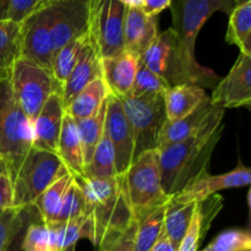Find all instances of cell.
<instances>
[{
    "mask_svg": "<svg viewBox=\"0 0 251 251\" xmlns=\"http://www.w3.org/2000/svg\"><path fill=\"white\" fill-rule=\"evenodd\" d=\"M10 83L20 108L31 122L36 119L51 93L59 92L51 73L22 58L10 73Z\"/></svg>",
    "mask_w": 251,
    "mask_h": 251,
    "instance_id": "cell-7",
    "label": "cell"
},
{
    "mask_svg": "<svg viewBox=\"0 0 251 251\" xmlns=\"http://www.w3.org/2000/svg\"><path fill=\"white\" fill-rule=\"evenodd\" d=\"M164 109L168 122L181 119L198 109L208 100V96L201 86L185 83L173 86L164 93Z\"/></svg>",
    "mask_w": 251,
    "mask_h": 251,
    "instance_id": "cell-21",
    "label": "cell"
},
{
    "mask_svg": "<svg viewBox=\"0 0 251 251\" xmlns=\"http://www.w3.org/2000/svg\"><path fill=\"white\" fill-rule=\"evenodd\" d=\"M123 108L131 127L135 159L145 151L157 149L159 132L166 122L163 96L123 98Z\"/></svg>",
    "mask_w": 251,
    "mask_h": 251,
    "instance_id": "cell-9",
    "label": "cell"
},
{
    "mask_svg": "<svg viewBox=\"0 0 251 251\" xmlns=\"http://www.w3.org/2000/svg\"><path fill=\"white\" fill-rule=\"evenodd\" d=\"M223 117H225V109L211 105L210 98H208V100L202 103L198 109L186 117L174 120V122L166 120L159 132L157 149H162L168 145L189 139L202 131L212 122Z\"/></svg>",
    "mask_w": 251,
    "mask_h": 251,
    "instance_id": "cell-16",
    "label": "cell"
},
{
    "mask_svg": "<svg viewBox=\"0 0 251 251\" xmlns=\"http://www.w3.org/2000/svg\"><path fill=\"white\" fill-rule=\"evenodd\" d=\"M169 85L159 77L157 74L152 73L140 60L136 77L132 86L131 97H154V96H164L169 90Z\"/></svg>",
    "mask_w": 251,
    "mask_h": 251,
    "instance_id": "cell-34",
    "label": "cell"
},
{
    "mask_svg": "<svg viewBox=\"0 0 251 251\" xmlns=\"http://www.w3.org/2000/svg\"><path fill=\"white\" fill-rule=\"evenodd\" d=\"M73 178L74 174L66 167H64L58 178L36 199L32 206L37 211L42 222L46 225L55 222L61 201H63V196L68 186L70 185Z\"/></svg>",
    "mask_w": 251,
    "mask_h": 251,
    "instance_id": "cell-26",
    "label": "cell"
},
{
    "mask_svg": "<svg viewBox=\"0 0 251 251\" xmlns=\"http://www.w3.org/2000/svg\"><path fill=\"white\" fill-rule=\"evenodd\" d=\"M201 251H251V234L249 229L230 228L221 232Z\"/></svg>",
    "mask_w": 251,
    "mask_h": 251,
    "instance_id": "cell-36",
    "label": "cell"
},
{
    "mask_svg": "<svg viewBox=\"0 0 251 251\" xmlns=\"http://www.w3.org/2000/svg\"><path fill=\"white\" fill-rule=\"evenodd\" d=\"M22 249L25 251H51L50 230L41 218L36 220L33 216L28 222L22 239Z\"/></svg>",
    "mask_w": 251,
    "mask_h": 251,
    "instance_id": "cell-37",
    "label": "cell"
},
{
    "mask_svg": "<svg viewBox=\"0 0 251 251\" xmlns=\"http://www.w3.org/2000/svg\"><path fill=\"white\" fill-rule=\"evenodd\" d=\"M36 213L33 206L27 208L10 207L0 212V251H6L17 233Z\"/></svg>",
    "mask_w": 251,
    "mask_h": 251,
    "instance_id": "cell-33",
    "label": "cell"
},
{
    "mask_svg": "<svg viewBox=\"0 0 251 251\" xmlns=\"http://www.w3.org/2000/svg\"><path fill=\"white\" fill-rule=\"evenodd\" d=\"M60 161L64 166L75 176H83V154L78 137L76 123L68 113L65 112L63 124H61L60 136L58 142V152Z\"/></svg>",
    "mask_w": 251,
    "mask_h": 251,
    "instance_id": "cell-23",
    "label": "cell"
},
{
    "mask_svg": "<svg viewBox=\"0 0 251 251\" xmlns=\"http://www.w3.org/2000/svg\"><path fill=\"white\" fill-rule=\"evenodd\" d=\"M171 0H144L140 9L147 16L157 17L163 10L168 9Z\"/></svg>",
    "mask_w": 251,
    "mask_h": 251,
    "instance_id": "cell-42",
    "label": "cell"
},
{
    "mask_svg": "<svg viewBox=\"0 0 251 251\" xmlns=\"http://www.w3.org/2000/svg\"><path fill=\"white\" fill-rule=\"evenodd\" d=\"M140 60L152 73L163 78L169 87L178 85H198L201 87H215L220 78L207 68H203L184 51L176 32L169 27L159 32Z\"/></svg>",
    "mask_w": 251,
    "mask_h": 251,
    "instance_id": "cell-3",
    "label": "cell"
},
{
    "mask_svg": "<svg viewBox=\"0 0 251 251\" xmlns=\"http://www.w3.org/2000/svg\"><path fill=\"white\" fill-rule=\"evenodd\" d=\"M65 107L59 92L51 93L36 119L32 122L33 147L43 151L58 152L59 136L61 131Z\"/></svg>",
    "mask_w": 251,
    "mask_h": 251,
    "instance_id": "cell-18",
    "label": "cell"
},
{
    "mask_svg": "<svg viewBox=\"0 0 251 251\" xmlns=\"http://www.w3.org/2000/svg\"><path fill=\"white\" fill-rule=\"evenodd\" d=\"M91 47H93L92 41H91L90 32L87 31L83 36L69 42L54 53L53 63H51V75L58 86L59 93L76 64L80 61V59L85 55L86 51Z\"/></svg>",
    "mask_w": 251,
    "mask_h": 251,
    "instance_id": "cell-24",
    "label": "cell"
},
{
    "mask_svg": "<svg viewBox=\"0 0 251 251\" xmlns=\"http://www.w3.org/2000/svg\"><path fill=\"white\" fill-rule=\"evenodd\" d=\"M158 19L147 16L139 7H126L124 20V49L141 55L158 34Z\"/></svg>",
    "mask_w": 251,
    "mask_h": 251,
    "instance_id": "cell-19",
    "label": "cell"
},
{
    "mask_svg": "<svg viewBox=\"0 0 251 251\" xmlns=\"http://www.w3.org/2000/svg\"><path fill=\"white\" fill-rule=\"evenodd\" d=\"M125 14L126 7L119 0H93L88 32L100 58L124 50Z\"/></svg>",
    "mask_w": 251,
    "mask_h": 251,
    "instance_id": "cell-10",
    "label": "cell"
},
{
    "mask_svg": "<svg viewBox=\"0 0 251 251\" xmlns=\"http://www.w3.org/2000/svg\"><path fill=\"white\" fill-rule=\"evenodd\" d=\"M104 132L113 146L118 176H125L135 161V144L131 127L119 98L109 95L107 100Z\"/></svg>",
    "mask_w": 251,
    "mask_h": 251,
    "instance_id": "cell-13",
    "label": "cell"
},
{
    "mask_svg": "<svg viewBox=\"0 0 251 251\" xmlns=\"http://www.w3.org/2000/svg\"><path fill=\"white\" fill-rule=\"evenodd\" d=\"M64 167L56 153L33 147L12 183L14 207H31L36 199L58 178Z\"/></svg>",
    "mask_w": 251,
    "mask_h": 251,
    "instance_id": "cell-6",
    "label": "cell"
},
{
    "mask_svg": "<svg viewBox=\"0 0 251 251\" xmlns=\"http://www.w3.org/2000/svg\"><path fill=\"white\" fill-rule=\"evenodd\" d=\"M125 7H141L144 0H119Z\"/></svg>",
    "mask_w": 251,
    "mask_h": 251,
    "instance_id": "cell-45",
    "label": "cell"
},
{
    "mask_svg": "<svg viewBox=\"0 0 251 251\" xmlns=\"http://www.w3.org/2000/svg\"><path fill=\"white\" fill-rule=\"evenodd\" d=\"M7 7H9V0H0V20L6 19Z\"/></svg>",
    "mask_w": 251,
    "mask_h": 251,
    "instance_id": "cell-46",
    "label": "cell"
},
{
    "mask_svg": "<svg viewBox=\"0 0 251 251\" xmlns=\"http://www.w3.org/2000/svg\"><path fill=\"white\" fill-rule=\"evenodd\" d=\"M110 95L102 77H97L88 83L70 103L65 107V112L75 122L87 119L98 112L100 105Z\"/></svg>",
    "mask_w": 251,
    "mask_h": 251,
    "instance_id": "cell-25",
    "label": "cell"
},
{
    "mask_svg": "<svg viewBox=\"0 0 251 251\" xmlns=\"http://www.w3.org/2000/svg\"><path fill=\"white\" fill-rule=\"evenodd\" d=\"M223 130L225 125L221 118L189 139L157 149L162 186L167 195H176L208 171L212 152Z\"/></svg>",
    "mask_w": 251,
    "mask_h": 251,
    "instance_id": "cell-1",
    "label": "cell"
},
{
    "mask_svg": "<svg viewBox=\"0 0 251 251\" xmlns=\"http://www.w3.org/2000/svg\"><path fill=\"white\" fill-rule=\"evenodd\" d=\"M166 206H161L137 221L134 251H151L164 232Z\"/></svg>",
    "mask_w": 251,
    "mask_h": 251,
    "instance_id": "cell-31",
    "label": "cell"
},
{
    "mask_svg": "<svg viewBox=\"0 0 251 251\" xmlns=\"http://www.w3.org/2000/svg\"><path fill=\"white\" fill-rule=\"evenodd\" d=\"M32 149V122L15 98L10 75L0 77V172L12 183Z\"/></svg>",
    "mask_w": 251,
    "mask_h": 251,
    "instance_id": "cell-4",
    "label": "cell"
},
{
    "mask_svg": "<svg viewBox=\"0 0 251 251\" xmlns=\"http://www.w3.org/2000/svg\"><path fill=\"white\" fill-rule=\"evenodd\" d=\"M139 63L140 55L125 49L115 55L100 58V77L110 95L119 100L131 96Z\"/></svg>",
    "mask_w": 251,
    "mask_h": 251,
    "instance_id": "cell-17",
    "label": "cell"
},
{
    "mask_svg": "<svg viewBox=\"0 0 251 251\" xmlns=\"http://www.w3.org/2000/svg\"><path fill=\"white\" fill-rule=\"evenodd\" d=\"M211 105L226 108H249L251 104V56L240 53L229 73L218 81L212 95Z\"/></svg>",
    "mask_w": 251,
    "mask_h": 251,
    "instance_id": "cell-14",
    "label": "cell"
},
{
    "mask_svg": "<svg viewBox=\"0 0 251 251\" xmlns=\"http://www.w3.org/2000/svg\"><path fill=\"white\" fill-rule=\"evenodd\" d=\"M151 251H176V248L172 244V242L168 239L166 233L163 232V234L161 235V238L154 244V247L152 248Z\"/></svg>",
    "mask_w": 251,
    "mask_h": 251,
    "instance_id": "cell-43",
    "label": "cell"
},
{
    "mask_svg": "<svg viewBox=\"0 0 251 251\" xmlns=\"http://www.w3.org/2000/svg\"><path fill=\"white\" fill-rule=\"evenodd\" d=\"M82 189L87 211L95 227V247L124 232L132 222L131 206L127 196L125 176L110 179H88L75 176Z\"/></svg>",
    "mask_w": 251,
    "mask_h": 251,
    "instance_id": "cell-2",
    "label": "cell"
},
{
    "mask_svg": "<svg viewBox=\"0 0 251 251\" xmlns=\"http://www.w3.org/2000/svg\"><path fill=\"white\" fill-rule=\"evenodd\" d=\"M21 24L11 20H0V77L9 76L21 59Z\"/></svg>",
    "mask_w": 251,
    "mask_h": 251,
    "instance_id": "cell-28",
    "label": "cell"
},
{
    "mask_svg": "<svg viewBox=\"0 0 251 251\" xmlns=\"http://www.w3.org/2000/svg\"><path fill=\"white\" fill-rule=\"evenodd\" d=\"M198 202H184L171 198L164 213V233L178 249L194 217Z\"/></svg>",
    "mask_w": 251,
    "mask_h": 251,
    "instance_id": "cell-27",
    "label": "cell"
},
{
    "mask_svg": "<svg viewBox=\"0 0 251 251\" xmlns=\"http://www.w3.org/2000/svg\"><path fill=\"white\" fill-rule=\"evenodd\" d=\"M100 58L95 48L91 47L76 64L61 87L60 96L64 107H66L88 83L97 77H100Z\"/></svg>",
    "mask_w": 251,
    "mask_h": 251,
    "instance_id": "cell-22",
    "label": "cell"
},
{
    "mask_svg": "<svg viewBox=\"0 0 251 251\" xmlns=\"http://www.w3.org/2000/svg\"><path fill=\"white\" fill-rule=\"evenodd\" d=\"M203 238H205V234H203L202 229H201L200 216H199L198 207H196L190 226H189L188 230H186L185 235L181 239L176 251H198L199 244H200V242Z\"/></svg>",
    "mask_w": 251,
    "mask_h": 251,
    "instance_id": "cell-40",
    "label": "cell"
},
{
    "mask_svg": "<svg viewBox=\"0 0 251 251\" xmlns=\"http://www.w3.org/2000/svg\"><path fill=\"white\" fill-rule=\"evenodd\" d=\"M117 176L114 151L104 132L91 159L83 167L82 176L88 179H110Z\"/></svg>",
    "mask_w": 251,
    "mask_h": 251,
    "instance_id": "cell-32",
    "label": "cell"
},
{
    "mask_svg": "<svg viewBox=\"0 0 251 251\" xmlns=\"http://www.w3.org/2000/svg\"><path fill=\"white\" fill-rule=\"evenodd\" d=\"M235 0H171L172 27L184 51L195 59V44L199 32L215 12L229 15Z\"/></svg>",
    "mask_w": 251,
    "mask_h": 251,
    "instance_id": "cell-8",
    "label": "cell"
},
{
    "mask_svg": "<svg viewBox=\"0 0 251 251\" xmlns=\"http://www.w3.org/2000/svg\"><path fill=\"white\" fill-rule=\"evenodd\" d=\"M136 227L137 221L134 220V222L119 235L100 243L98 251H134Z\"/></svg>",
    "mask_w": 251,
    "mask_h": 251,
    "instance_id": "cell-39",
    "label": "cell"
},
{
    "mask_svg": "<svg viewBox=\"0 0 251 251\" xmlns=\"http://www.w3.org/2000/svg\"><path fill=\"white\" fill-rule=\"evenodd\" d=\"M86 211H87V203H86L82 189L80 188L75 178H73L70 185L68 186L63 196V201H61L55 222H66V221L75 220V218L85 215Z\"/></svg>",
    "mask_w": 251,
    "mask_h": 251,
    "instance_id": "cell-35",
    "label": "cell"
},
{
    "mask_svg": "<svg viewBox=\"0 0 251 251\" xmlns=\"http://www.w3.org/2000/svg\"><path fill=\"white\" fill-rule=\"evenodd\" d=\"M51 1H53V0H50V2H51ZM50 2H49V4H50Z\"/></svg>",
    "mask_w": 251,
    "mask_h": 251,
    "instance_id": "cell-48",
    "label": "cell"
},
{
    "mask_svg": "<svg viewBox=\"0 0 251 251\" xmlns=\"http://www.w3.org/2000/svg\"><path fill=\"white\" fill-rule=\"evenodd\" d=\"M10 207H14L12 180L6 173L0 172V212Z\"/></svg>",
    "mask_w": 251,
    "mask_h": 251,
    "instance_id": "cell-41",
    "label": "cell"
},
{
    "mask_svg": "<svg viewBox=\"0 0 251 251\" xmlns=\"http://www.w3.org/2000/svg\"><path fill=\"white\" fill-rule=\"evenodd\" d=\"M50 230L51 251L74 250L80 239L95 243V227L93 221L87 212L81 217L66 222H55L47 225Z\"/></svg>",
    "mask_w": 251,
    "mask_h": 251,
    "instance_id": "cell-20",
    "label": "cell"
},
{
    "mask_svg": "<svg viewBox=\"0 0 251 251\" xmlns=\"http://www.w3.org/2000/svg\"><path fill=\"white\" fill-rule=\"evenodd\" d=\"M226 41L237 46L242 54L251 56V1L235 5L232 10Z\"/></svg>",
    "mask_w": 251,
    "mask_h": 251,
    "instance_id": "cell-29",
    "label": "cell"
},
{
    "mask_svg": "<svg viewBox=\"0 0 251 251\" xmlns=\"http://www.w3.org/2000/svg\"><path fill=\"white\" fill-rule=\"evenodd\" d=\"M127 196L135 221L152 210L167 205L172 196L163 190L159 171L158 150L145 151L132 162L125 174Z\"/></svg>",
    "mask_w": 251,
    "mask_h": 251,
    "instance_id": "cell-5",
    "label": "cell"
},
{
    "mask_svg": "<svg viewBox=\"0 0 251 251\" xmlns=\"http://www.w3.org/2000/svg\"><path fill=\"white\" fill-rule=\"evenodd\" d=\"M93 0H53L48 4L53 53L90 28Z\"/></svg>",
    "mask_w": 251,
    "mask_h": 251,
    "instance_id": "cell-11",
    "label": "cell"
},
{
    "mask_svg": "<svg viewBox=\"0 0 251 251\" xmlns=\"http://www.w3.org/2000/svg\"><path fill=\"white\" fill-rule=\"evenodd\" d=\"M34 216V215H33ZM32 220V218H31ZM28 225V223H27ZM27 225L25 226L24 228H22L21 230H20L19 233L16 234V237L14 238V240L11 242V244H10V247L7 248L6 251H25L22 249V239H24V234H25V229H26Z\"/></svg>",
    "mask_w": 251,
    "mask_h": 251,
    "instance_id": "cell-44",
    "label": "cell"
},
{
    "mask_svg": "<svg viewBox=\"0 0 251 251\" xmlns=\"http://www.w3.org/2000/svg\"><path fill=\"white\" fill-rule=\"evenodd\" d=\"M21 58L32 61L51 73L53 44L48 5L41 7L21 22Z\"/></svg>",
    "mask_w": 251,
    "mask_h": 251,
    "instance_id": "cell-12",
    "label": "cell"
},
{
    "mask_svg": "<svg viewBox=\"0 0 251 251\" xmlns=\"http://www.w3.org/2000/svg\"><path fill=\"white\" fill-rule=\"evenodd\" d=\"M248 1H251V0H235V4L240 5V4H244V2H248Z\"/></svg>",
    "mask_w": 251,
    "mask_h": 251,
    "instance_id": "cell-47",
    "label": "cell"
},
{
    "mask_svg": "<svg viewBox=\"0 0 251 251\" xmlns=\"http://www.w3.org/2000/svg\"><path fill=\"white\" fill-rule=\"evenodd\" d=\"M49 2L50 0H9L6 19L21 24L29 15L48 5Z\"/></svg>",
    "mask_w": 251,
    "mask_h": 251,
    "instance_id": "cell-38",
    "label": "cell"
},
{
    "mask_svg": "<svg viewBox=\"0 0 251 251\" xmlns=\"http://www.w3.org/2000/svg\"><path fill=\"white\" fill-rule=\"evenodd\" d=\"M250 183L251 171L242 164L238 166L234 171L218 176H211L208 171H206L183 190L173 195V198L184 202H199L221 190L249 186Z\"/></svg>",
    "mask_w": 251,
    "mask_h": 251,
    "instance_id": "cell-15",
    "label": "cell"
},
{
    "mask_svg": "<svg viewBox=\"0 0 251 251\" xmlns=\"http://www.w3.org/2000/svg\"><path fill=\"white\" fill-rule=\"evenodd\" d=\"M109 97V96H108ZM107 100H104L98 112L93 114L92 117L83 120H77L76 126H77L78 137H80L81 147H82L83 163H88V161L92 157L98 142L104 135V124H105V114H107Z\"/></svg>",
    "mask_w": 251,
    "mask_h": 251,
    "instance_id": "cell-30",
    "label": "cell"
}]
</instances>
